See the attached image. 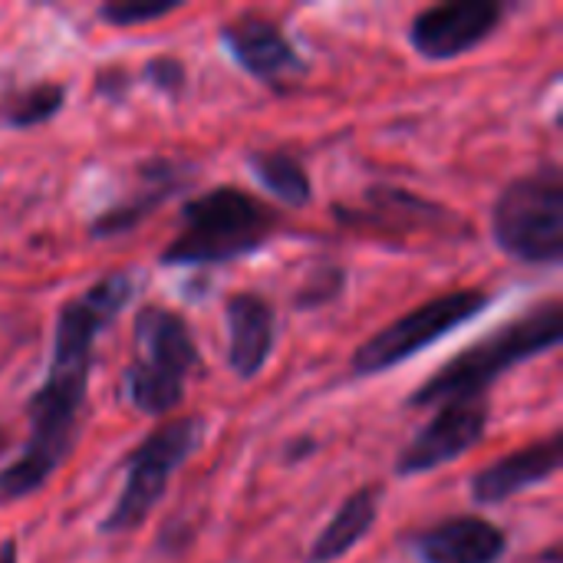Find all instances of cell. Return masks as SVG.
<instances>
[{"label": "cell", "instance_id": "cell-1", "mask_svg": "<svg viewBox=\"0 0 563 563\" xmlns=\"http://www.w3.org/2000/svg\"><path fill=\"white\" fill-rule=\"evenodd\" d=\"M135 294L129 271L106 274L89 290L73 297L56 317L53 363L46 383L30 396V435L23 452L0 472V505L23 501L66 462L79 435V416L86 406V383L92 373L96 336Z\"/></svg>", "mask_w": 563, "mask_h": 563}, {"label": "cell", "instance_id": "cell-2", "mask_svg": "<svg viewBox=\"0 0 563 563\" xmlns=\"http://www.w3.org/2000/svg\"><path fill=\"white\" fill-rule=\"evenodd\" d=\"M563 313L561 300H544L541 307L528 310L521 320L495 330L482 343L468 346L455 360H449L432 379H426L412 396V409L426 406H442L449 399H465V396H488V389L515 366L551 353L561 346Z\"/></svg>", "mask_w": 563, "mask_h": 563}, {"label": "cell", "instance_id": "cell-3", "mask_svg": "<svg viewBox=\"0 0 563 563\" xmlns=\"http://www.w3.org/2000/svg\"><path fill=\"white\" fill-rule=\"evenodd\" d=\"M277 218L254 195L221 185L181 208V228L162 251L165 267H205L231 264L267 244Z\"/></svg>", "mask_w": 563, "mask_h": 563}, {"label": "cell", "instance_id": "cell-4", "mask_svg": "<svg viewBox=\"0 0 563 563\" xmlns=\"http://www.w3.org/2000/svg\"><path fill=\"white\" fill-rule=\"evenodd\" d=\"M139 360L125 373V396L145 416H168L185 399V379L201 356L185 317L165 307H145L135 317Z\"/></svg>", "mask_w": 563, "mask_h": 563}, {"label": "cell", "instance_id": "cell-5", "mask_svg": "<svg viewBox=\"0 0 563 563\" xmlns=\"http://www.w3.org/2000/svg\"><path fill=\"white\" fill-rule=\"evenodd\" d=\"M492 234L498 247L521 264H561L563 178L554 162L505 185L492 208Z\"/></svg>", "mask_w": 563, "mask_h": 563}, {"label": "cell", "instance_id": "cell-6", "mask_svg": "<svg viewBox=\"0 0 563 563\" xmlns=\"http://www.w3.org/2000/svg\"><path fill=\"white\" fill-rule=\"evenodd\" d=\"M205 442V419H175L145 435L125 459V488L102 521V534H129L162 501L175 468H181Z\"/></svg>", "mask_w": 563, "mask_h": 563}, {"label": "cell", "instance_id": "cell-7", "mask_svg": "<svg viewBox=\"0 0 563 563\" xmlns=\"http://www.w3.org/2000/svg\"><path fill=\"white\" fill-rule=\"evenodd\" d=\"M485 307H492V294L485 290H449L409 313H402L399 320H393L389 327H383L379 333H373L356 353H353V373L356 376H376L386 373L412 356H419L422 350L435 346L439 340H445L449 333H455L459 327L472 323Z\"/></svg>", "mask_w": 563, "mask_h": 563}, {"label": "cell", "instance_id": "cell-8", "mask_svg": "<svg viewBox=\"0 0 563 563\" xmlns=\"http://www.w3.org/2000/svg\"><path fill=\"white\" fill-rule=\"evenodd\" d=\"M488 432V396L449 399L439 406L435 419L402 449L396 459V475L412 478L442 468L465 452H472Z\"/></svg>", "mask_w": 563, "mask_h": 563}, {"label": "cell", "instance_id": "cell-9", "mask_svg": "<svg viewBox=\"0 0 563 563\" xmlns=\"http://www.w3.org/2000/svg\"><path fill=\"white\" fill-rule=\"evenodd\" d=\"M501 13L505 10L492 0H455L429 7L412 20L409 40L426 59H455L492 36L501 23Z\"/></svg>", "mask_w": 563, "mask_h": 563}, {"label": "cell", "instance_id": "cell-10", "mask_svg": "<svg viewBox=\"0 0 563 563\" xmlns=\"http://www.w3.org/2000/svg\"><path fill=\"white\" fill-rule=\"evenodd\" d=\"M221 43L228 46L234 63L261 82L277 86L284 79L307 73L303 59L297 56L284 30L261 13H241L228 20L221 26Z\"/></svg>", "mask_w": 563, "mask_h": 563}, {"label": "cell", "instance_id": "cell-11", "mask_svg": "<svg viewBox=\"0 0 563 563\" xmlns=\"http://www.w3.org/2000/svg\"><path fill=\"white\" fill-rule=\"evenodd\" d=\"M336 218L350 228H366V231H383V234H412V231H435L439 224L455 228L459 221L449 214V208H439L412 191L402 188H389V185H376L366 191V208L353 211L336 205L333 208Z\"/></svg>", "mask_w": 563, "mask_h": 563}, {"label": "cell", "instance_id": "cell-12", "mask_svg": "<svg viewBox=\"0 0 563 563\" xmlns=\"http://www.w3.org/2000/svg\"><path fill=\"white\" fill-rule=\"evenodd\" d=\"M224 317L231 333L228 366L238 379H254L274 353V336H277L274 307L261 294L241 290L228 297Z\"/></svg>", "mask_w": 563, "mask_h": 563}, {"label": "cell", "instance_id": "cell-13", "mask_svg": "<svg viewBox=\"0 0 563 563\" xmlns=\"http://www.w3.org/2000/svg\"><path fill=\"white\" fill-rule=\"evenodd\" d=\"M508 551V534L475 515L449 518L416 538L422 563H498Z\"/></svg>", "mask_w": 563, "mask_h": 563}, {"label": "cell", "instance_id": "cell-14", "mask_svg": "<svg viewBox=\"0 0 563 563\" xmlns=\"http://www.w3.org/2000/svg\"><path fill=\"white\" fill-rule=\"evenodd\" d=\"M561 435H551V439L534 442L515 455L498 459L495 465L482 468L472 478V498L478 505H501V501L554 478L561 468Z\"/></svg>", "mask_w": 563, "mask_h": 563}, {"label": "cell", "instance_id": "cell-15", "mask_svg": "<svg viewBox=\"0 0 563 563\" xmlns=\"http://www.w3.org/2000/svg\"><path fill=\"white\" fill-rule=\"evenodd\" d=\"M191 168L172 162V158H152L139 168L142 175V188H135L125 201L112 205L109 211H102L92 224H89V234L92 238H115V234H125L132 231L142 218H148L165 198H172L178 188H185V178H188Z\"/></svg>", "mask_w": 563, "mask_h": 563}, {"label": "cell", "instance_id": "cell-16", "mask_svg": "<svg viewBox=\"0 0 563 563\" xmlns=\"http://www.w3.org/2000/svg\"><path fill=\"white\" fill-rule=\"evenodd\" d=\"M379 488L366 485L360 492H353L340 511L330 518V525L320 531V538L313 541L307 563H333L346 558L360 541H366V534L373 531L376 518H379Z\"/></svg>", "mask_w": 563, "mask_h": 563}, {"label": "cell", "instance_id": "cell-17", "mask_svg": "<svg viewBox=\"0 0 563 563\" xmlns=\"http://www.w3.org/2000/svg\"><path fill=\"white\" fill-rule=\"evenodd\" d=\"M251 172L257 175V181L274 191V198H280L290 208H303L310 205V175L303 168V162H297L290 152H251L247 155Z\"/></svg>", "mask_w": 563, "mask_h": 563}, {"label": "cell", "instance_id": "cell-18", "mask_svg": "<svg viewBox=\"0 0 563 563\" xmlns=\"http://www.w3.org/2000/svg\"><path fill=\"white\" fill-rule=\"evenodd\" d=\"M66 102V86L63 82H36L26 86L23 92L10 96L3 102V122L13 129H33L49 122Z\"/></svg>", "mask_w": 563, "mask_h": 563}, {"label": "cell", "instance_id": "cell-19", "mask_svg": "<svg viewBox=\"0 0 563 563\" xmlns=\"http://www.w3.org/2000/svg\"><path fill=\"white\" fill-rule=\"evenodd\" d=\"M343 284H346V274H343L340 267L323 264V267H317V271L303 280L300 294L294 297V307H297V310H317V307L336 300L340 290H343Z\"/></svg>", "mask_w": 563, "mask_h": 563}, {"label": "cell", "instance_id": "cell-20", "mask_svg": "<svg viewBox=\"0 0 563 563\" xmlns=\"http://www.w3.org/2000/svg\"><path fill=\"white\" fill-rule=\"evenodd\" d=\"M181 3H142V0H115V3H102L99 16L112 26H135V23H148L158 16H168L172 10H178Z\"/></svg>", "mask_w": 563, "mask_h": 563}, {"label": "cell", "instance_id": "cell-21", "mask_svg": "<svg viewBox=\"0 0 563 563\" xmlns=\"http://www.w3.org/2000/svg\"><path fill=\"white\" fill-rule=\"evenodd\" d=\"M142 79H145L148 86H155L158 92H165V96H178V92L185 89V82H188V69H185V63H181L178 56L162 53V56H152V59L145 63Z\"/></svg>", "mask_w": 563, "mask_h": 563}, {"label": "cell", "instance_id": "cell-22", "mask_svg": "<svg viewBox=\"0 0 563 563\" xmlns=\"http://www.w3.org/2000/svg\"><path fill=\"white\" fill-rule=\"evenodd\" d=\"M132 73L122 69V66H112V69H99L96 73V92L109 102H122L132 89Z\"/></svg>", "mask_w": 563, "mask_h": 563}, {"label": "cell", "instance_id": "cell-23", "mask_svg": "<svg viewBox=\"0 0 563 563\" xmlns=\"http://www.w3.org/2000/svg\"><path fill=\"white\" fill-rule=\"evenodd\" d=\"M313 439H303V442H294L290 445V452H287V462H297V459H303V455H310L313 452Z\"/></svg>", "mask_w": 563, "mask_h": 563}, {"label": "cell", "instance_id": "cell-24", "mask_svg": "<svg viewBox=\"0 0 563 563\" xmlns=\"http://www.w3.org/2000/svg\"><path fill=\"white\" fill-rule=\"evenodd\" d=\"M0 563H16V541H0Z\"/></svg>", "mask_w": 563, "mask_h": 563}, {"label": "cell", "instance_id": "cell-25", "mask_svg": "<svg viewBox=\"0 0 563 563\" xmlns=\"http://www.w3.org/2000/svg\"><path fill=\"white\" fill-rule=\"evenodd\" d=\"M3 449H7V432L0 429V455H3Z\"/></svg>", "mask_w": 563, "mask_h": 563}]
</instances>
